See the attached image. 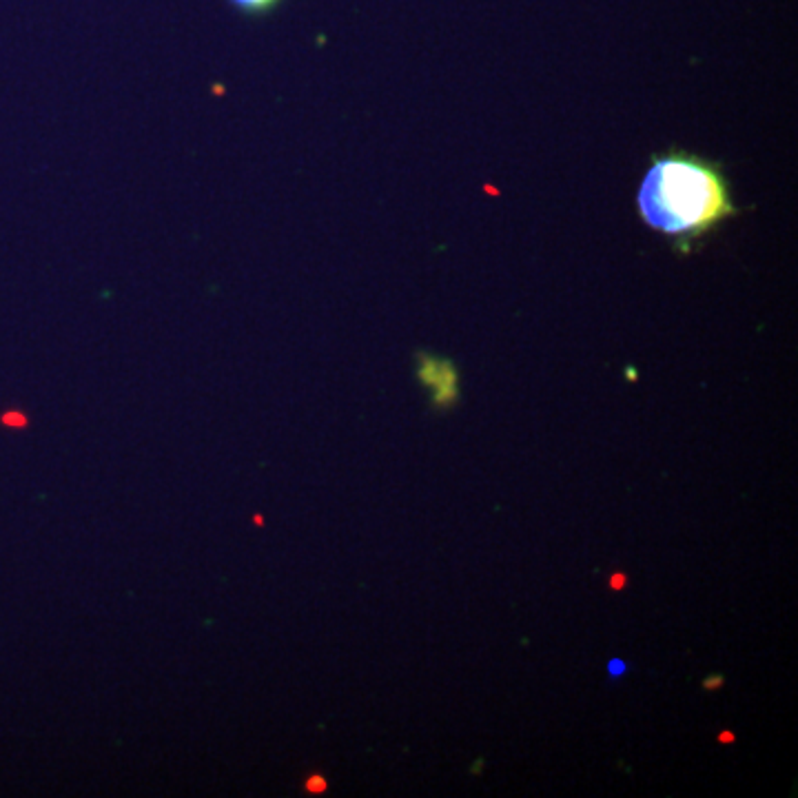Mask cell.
<instances>
[{
	"label": "cell",
	"mask_w": 798,
	"mask_h": 798,
	"mask_svg": "<svg viewBox=\"0 0 798 798\" xmlns=\"http://www.w3.org/2000/svg\"><path fill=\"white\" fill-rule=\"evenodd\" d=\"M641 217L676 237H698L734 213L725 180L714 164L687 153L659 158L639 191Z\"/></svg>",
	"instance_id": "1"
},
{
	"label": "cell",
	"mask_w": 798,
	"mask_h": 798,
	"mask_svg": "<svg viewBox=\"0 0 798 798\" xmlns=\"http://www.w3.org/2000/svg\"><path fill=\"white\" fill-rule=\"evenodd\" d=\"M417 377L430 391L432 406L446 410L459 399V377L453 361L428 353L417 355Z\"/></svg>",
	"instance_id": "2"
},
{
	"label": "cell",
	"mask_w": 798,
	"mask_h": 798,
	"mask_svg": "<svg viewBox=\"0 0 798 798\" xmlns=\"http://www.w3.org/2000/svg\"><path fill=\"white\" fill-rule=\"evenodd\" d=\"M228 3L237 7L242 14L247 16H264L269 14V11H273L282 0H228Z\"/></svg>",
	"instance_id": "3"
},
{
	"label": "cell",
	"mask_w": 798,
	"mask_h": 798,
	"mask_svg": "<svg viewBox=\"0 0 798 798\" xmlns=\"http://www.w3.org/2000/svg\"><path fill=\"white\" fill-rule=\"evenodd\" d=\"M723 683H725V676L723 674H710V676H705L703 681H701V687H703L705 692H717V690H721V687H723Z\"/></svg>",
	"instance_id": "4"
},
{
	"label": "cell",
	"mask_w": 798,
	"mask_h": 798,
	"mask_svg": "<svg viewBox=\"0 0 798 798\" xmlns=\"http://www.w3.org/2000/svg\"><path fill=\"white\" fill-rule=\"evenodd\" d=\"M306 790L313 792V794H320V792L326 790V781L320 776V774H313V776L306 781Z\"/></svg>",
	"instance_id": "5"
},
{
	"label": "cell",
	"mask_w": 798,
	"mask_h": 798,
	"mask_svg": "<svg viewBox=\"0 0 798 798\" xmlns=\"http://www.w3.org/2000/svg\"><path fill=\"white\" fill-rule=\"evenodd\" d=\"M3 424H9V426H25V415L20 413H9L3 417Z\"/></svg>",
	"instance_id": "6"
},
{
	"label": "cell",
	"mask_w": 798,
	"mask_h": 798,
	"mask_svg": "<svg viewBox=\"0 0 798 798\" xmlns=\"http://www.w3.org/2000/svg\"><path fill=\"white\" fill-rule=\"evenodd\" d=\"M625 670H627V665H625L623 661H619V659H614V661L608 663V672H610L612 676H621Z\"/></svg>",
	"instance_id": "7"
},
{
	"label": "cell",
	"mask_w": 798,
	"mask_h": 798,
	"mask_svg": "<svg viewBox=\"0 0 798 798\" xmlns=\"http://www.w3.org/2000/svg\"><path fill=\"white\" fill-rule=\"evenodd\" d=\"M610 588H614V590H623V588H625V574H621V572L612 574V577H610Z\"/></svg>",
	"instance_id": "8"
},
{
	"label": "cell",
	"mask_w": 798,
	"mask_h": 798,
	"mask_svg": "<svg viewBox=\"0 0 798 798\" xmlns=\"http://www.w3.org/2000/svg\"><path fill=\"white\" fill-rule=\"evenodd\" d=\"M734 741H736V736L730 730H725V732L719 734V743H734Z\"/></svg>",
	"instance_id": "9"
},
{
	"label": "cell",
	"mask_w": 798,
	"mask_h": 798,
	"mask_svg": "<svg viewBox=\"0 0 798 798\" xmlns=\"http://www.w3.org/2000/svg\"><path fill=\"white\" fill-rule=\"evenodd\" d=\"M483 763H486V760L483 758H477L473 765H470V774H473V776H479L481 774V767H483Z\"/></svg>",
	"instance_id": "10"
},
{
	"label": "cell",
	"mask_w": 798,
	"mask_h": 798,
	"mask_svg": "<svg viewBox=\"0 0 798 798\" xmlns=\"http://www.w3.org/2000/svg\"><path fill=\"white\" fill-rule=\"evenodd\" d=\"M625 375H627V380H636V370L634 368H627Z\"/></svg>",
	"instance_id": "11"
}]
</instances>
